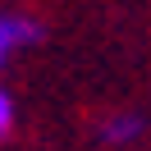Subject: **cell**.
<instances>
[{"label":"cell","mask_w":151,"mask_h":151,"mask_svg":"<svg viewBox=\"0 0 151 151\" xmlns=\"http://www.w3.org/2000/svg\"><path fill=\"white\" fill-rule=\"evenodd\" d=\"M137 133H142V119H137V114H114V119L101 124V137L114 142V147H119V142H133Z\"/></svg>","instance_id":"cell-2"},{"label":"cell","mask_w":151,"mask_h":151,"mask_svg":"<svg viewBox=\"0 0 151 151\" xmlns=\"http://www.w3.org/2000/svg\"><path fill=\"white\" fill-rule=\"evenodd\" d=\"M41 37V28L32 19H23V14H9V9H0V64L14 55V50L32 46V41Z\"/></svg>","instance_id":"cell-1"},{"label":"cell","mask_w":151,"mask_h":151,"mask_svg":"<svg viewBox=\"0 0 151 151\" xmlns=\"http://www.w3.org/2000/svg\"><path fill=\"white\" fill-rule=\"evenodd\" d=\"M9 128H14V101H9V92L0 87V137H5Z\"/></svg>","instance_id":"cell-3"}]
</instances>
